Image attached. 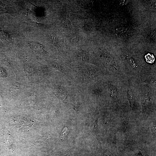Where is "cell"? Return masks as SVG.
I'll return each instance as SVG.
<instances>
[{
  "mask_svg": "<svg viewBox=\"0 0 156 156\" xmlns=\"http://www.w3.org/2000/svg\"><path fill=\"white\" fill-rule=\"evenodd\" d=\"M68 129L67 127H65L63 130V133L62 135V138L63 139L64 138L65 135L68 133Z\"/></svg>",
  "mask_w": 156,
  "mask_h": 156,
  "instance_id": "cell-1",
  "label": "cell"
},
{
  "mask_svg": "<svg viewBox=\"0 0 156 156\" xmlns=\"http://www.w3.org/2000/svg\"><path fill=\"white\" fill-rule=\"evenodd\" d=\"M71 42L73 43H75L77 42L78 40V37L76 36H73L71 39Z\"/></svg>",
  "mask_w": 156,
  "mask_h": 156,
  "instance_id": "cell-2",
  "label": "cell"
},
{
  "mask_svg": "<svg viewBox=\"0 0 156 156\" xmlns=\"http://www.w3.org/2000/svg\"><path fill=\"white\" fill-rule=\"evenodd\" d=\"M6 73L5 72L4 70L3 69L1 68L0 69V74L3 77H5L6 76L4 75L3 73Z\"/></svg>",
  "mask_w": 156,
  "mask_h": 156,
  "instance_id": "cell-3",
  "label": "cell"
}]
</instances>
